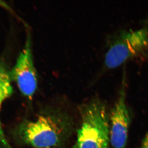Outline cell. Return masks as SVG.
<instances>
[{
	"instance_id": "7",
	"label": "cell",
	"mask_w": 148,
	"mask_h": 148,
	"mask_svg": "<svg viewBox=\"0 0 148 148\" xmlns=\"http://www.w3.org/2000/svg\"><path fill=\"white\" fill-rule=\"evenodd\" d=\"M140 148H148V130L142 140Z\"/></svg>"
},
{
	"instance_id": "8",
	"label": "cell",
	"mask_w": 148,
	"mask_h": 148,
	"mask_svg": "<svg viewBox=\"0 0 148 148\" xmlns=\"http://www.w3.org/2000/svg\"></svg>"
},
{
	"instance_id": "2",
	"label": "cell",
	"mask_w": 148,
	"mask_h": 148,
	"mask_svg": "<svg viewBox=\"0 0 148 148\" xmlns=\"http://www.w3.org/2000/svg\"><path fill=\"white\" fill-rule=\"evenodd\" d=\"M110 112L105 103L94 99L81 112V122L73 148H109Z\"/></svg>"
},
{
	"instance_id": "6",
	"label": "cell",
	"mask_w": 148,
	"mask_h": 148,
	"mask_svg": "<svg viewBox=\"0 0 148 148\" xmlns=\"http://www.w3.org/2000/svg\"><path fill=\"white\" fill-rule=\"evenodd\" d=\"M13 88L12 86L10 75L4 67L0 65V114L3 104L12 94ZM3 140L5 145L6 142L4 138L1 123L0 119V138Z\"/></svg>"
},
{
	"instance_id": "3",
	"label": "cell",
	"mask_w": 148,
	"mask_h": 148,
	"mask_svg": "<svg viewBox=\"0 0 148 148\" xmlns=\"http://www.w3.org/2000/svg\"><path fill=\"white\" fill-rule=\"evenodd\" d=\"M148 56V26L123 30L112 35L105 56L104 69L112 70L134 58Z\"/></svg>"
},
{
	"instance_id": "4",
	"label": "cell",
	"mask_w": 148,
	"mask_h": 148,
	"mask_svg": "<svg viewBox=\"0 0 148 148\" xmlns=\"http://www.w3.org/2000/svg\"><path fill=\"white\" fill-rule=\"evenodd\" d=\"M126 93L124 76L118 97L110 112V143L112 148H125L127 145L131 118L126 104Z\"/></svg>"
},
{
	"instance_id": "5",
	"label": "cell",
	"mask_w": 148,
	"mask_h": 148,
	"mask_svg": "<svg viewBox=\"0 0 148 148\" xmlns=\"http://www.w3.org/2000/svg\"><path fill=\"white\" fill-rule=\"evenodd\" d=\"M31 36H27L25 46L19 54L11 76L21 93L32 100L38 87V77L33 61Z\"/></svg>"
},
{
	"instance_id": "1",
	"label": "cell",
	"mask_w": 148,
	"mask_h": 148,
	"mask_svg": "<svg viewBox=\"0 0 148 148\" xmlns=\"http://www.w3.org/2000/svg\"><path fill=\"white\" fill-rule=\"evenodd\" d=\"M73 129V120L66 112L55 108L43 110L33 119L20 123L15 130L19 142L34 148L60 147Z\"/></svg>"
}]
</instances>
